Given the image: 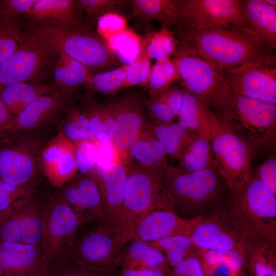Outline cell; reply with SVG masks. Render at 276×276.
Masks as SVG:
<instances>
[{"label":"cell","mask_w":276,"mask_h":276,"mask_svg":"<svg viewBox=\"0 0 276 276\" xmlns=\"http://www.w3.org/2000/svg\"><path fill=\"white\" fill-rule=\"evenodd\" d=\"M173 32L179 40L194 45L222 74L273 54L248 28L239 25L176 27Z\"/></svg>","instance_id":"6da1fadb"},{"label":"cell","mask_w":276,"mask_h":276,"mask_svg":"<svg viewBox=\"0 0 276 276\" xmlns=\"http://www.w3.org/2000/svg\"><path fill=\"white\" fill-rule=\"evenodd\" d=\"M168 192L176 213L192 219L227 203L235 195L216 166L202 170L185 172L169 166L166 174Z\"/></svg>","instance_id":"7a4b0ae2"},{"label":"cell","mask_w":276,"mask_h":276,"mask_svg":"<svg viewBox=\"0 0 276 276\" xmlns=\"http://www.w3.org/2000/svg\"><path fill=\"white\" fill-rule=\"evenodd\" d=\"M172 60L180 85L223 121L231 111L234 94L220 71L194 45L182 40Z\"/></svg>","instance_id":"3957f363"},{"label":"cell","mask_w":276,"mask_h":276,"mask_svg":"<svg viewBox=\"0 0 276 276\" xmlns=\"http://www.w3.org/2000/svg\"><path fill=\"white\" fill-rule=\"evenodd\" d=\"M27 33L48 44L58 55H64L91 72L117 68L119 63L106 41L92 27L80 25L73 28L33 23Z\"/></svg>","instance_id":"277c9868"},{"label":"cell","mask_w":276,"mask_h":276,"mask_svg":"<svg viewBox=\"0 0 276 276\" xmlns=\"http://www.w3.org/2000/svg\"><path fill=\"white\" fill-rule=\"evenodd\" d=\"M125 165L127 180L124 213L125 228L128 236L130 226L137 218L153 210L173 211L174 205L167 188L168 169L146 167L131 159Z\"/></svg>","instance_id":"5b68a950"},{"label":"cell","mask_w":276,"mask_h":276,"mask_svg":"<svg viewBox=\"0 0 276 276\" xmlns=\"http://www.w3.org/2000/svg\"><path fill=\"white\" fill-rule=\"evenodd\" d=\"M251 234H254L241 213L235 196L221 206L199 216L190 237L201 249L244 252L246 240Z\"/></svg>","instance_id":"8992f818"},{"label":"cell","mask_w":276,"mask_h":276,"mask_svg":"<svg viewBox=\"0 0 276 276\" xmlns=\"http://www.w3.org/2000/svg\"><path fill=\"white\" fill-rule=\"evenodd\" d=\"M254 150L275 142L276 104L234 95L228 116L221 122Z\"/></svg>","instance_id":"52a82bcc"},{"label":"cell","mask_w":276,"mask_h":276,"mask_svg":"<svg viewBox=\"0 0 276 276\" xmlns=\"http://www.w3.org/2000/svg\"><path fill=\"white\" fill-rule=\"evenodd\" d=\"M85 223L68 206L60 193L44 205L41 247L52 270L71 261L76 233Z\"/></svg>","instance_id":"ba28073f"},{"label":"cell","mask_w":276,"mask_h":276,"mask_svg":"<svg viewBox=\"0 0 276 276\" xmlns=\"http://www.w3.org/2000/svg\"><path fill=\"white\" fill-rule=\"evenodd\" d=\"M231 188L251 232L275 242L276 194L261 180L256 170Z\"/></svg>","instance_id":"9c48e42d"},{"label":"cell","mask_w":276,"mask_h":276,"mask_svg":"<svg viewBox=\"0 0 276 276\" xmlns=\"http://www.w3.org/2000/svg\"><path fill=\"white\" fill-rule=\"evenodd\" d=\"M211 146L218 169L231 187L247 178L255 150L232 132L211 111L209 117Z\"/></svg>","instance_id":"30bf717a"},{"label":"cell","mask_w":276,"mask_h":276,"mask_svg":"<svg viewBox=\"0 0 276 276\" xmlns=\"http://www.w3.org/2000/svg\"><path fill=\"white\" fill-rule=\"evenodd\" d=\"M129 242L127 234L120 228L101 223L77 240H75L71 261L113 273Z\"/></svg>","instance_id":"8fae6325"},{"label":"cell","mask_w":276,"mask_h":276,"mask_svg":"<svg viewBox=\"0 0 276 276\" xmlns=\"http://www.w3.org/2000/svg\"><path fill=\"white\" fill-rule=\"evenodd\" d=\"M57 54L44 41L22 33L16 50L0 65V86L15 83L34 84Z\"/></svg>","instance_id":"7c38bea8"},{"label":"cell","mask_w":276,"mask_h":276,"mask_svg":"<svg viewBox=\"0 0 276 276\" xmlns=\"http://www.w3.org/2000/svg\"><path fill=\"white\" fill-rule=\"evenodd\" d=\"M0 140V180L15 185L31 182L40 167V142L28 136Z\"/></svg>","instance_id":"4fadbf2b"},{"label":"cell","mask_w":276,"mask_h":276,"mask_svg":"<svg viewBox=\"0 0 276 276\" xmlns=\"http://www.w3.org/2000/svg\"><path fill=\"white\" fill-rule=\"evenodd\" d=\"M232 93L276 104V56L261 57L223 73Z\"/></svg>","instance_id":"5bb4252c"},{"label":"cell","mask_w":276,"mask_h":276,"mask_svg":"<svg viewBox=\"0 0 276 276\" xmlns=\"http://www.w3.org/2000/svg\"><path fill=\"white\" fill-rule=\"evenodd\" d=\"M144 100L134 93L126 94L109 101L106 105L114 121L111 142L122 162L130 159V151L146 123Z\"/></svg>","instance_id":"9a60e30c"},{"label":"cell","mask_w":276,"mask_h":276,"mask_svg":"<svg viewBox=\"0 0 276 276\" xmlns=\"http://www.w3.org/2000/svg\"><path fill=\"white\" fill-rule=\"evenodd\" d=\"M177 28L236 25L247 27L240 0H178Z\"/></svg>","instance_id":"2e32d148"},{"label":"cell","mask_w":276,"mask_h":276,"mask_svg":"<svg viewBox=\"0 0 276 276\" xmlns=\"http://www.w3.org/2000/svg\"><path fill=\"white\" fill-rule=\"evenodd\" d=\"M199 217L186 219L172 210H156L137 218L128 231L129 242L151 243L176 235L190 236Z\"/></svg>","instance_id":"e0dca14e"},{"label":"cell","mask_w":276,"mask_h":276,"mask_svg":"<svg viewBox=\"0 0 276 276\" xmlns=\"http://www.w3.org/2000/svg\"><path fill=\"white\" fill-rule=\"evenodd\" d=\"M94 173L99 188L103 208L100 221L102 224L116 226L127 234L124 213L127 180L125 164L118 162L106 169H95Z\"/></svg>","instance_id":"ac0fdd59"},{"label":"cell","mask_w":276,"mask_h":276,"mask_svg":"<svg viewBox=\"0 0 276 276\" xmlns=\"http://www.w3.org/2000/svg\"><path fill=\"white\" fill-rule=\"evenodd\" d=\"M3 276H50L52 267L40 246L0 241Z\"/></svg>","instance_id":"d6986e66"},{"label":"cell","mask_w":276,"mask_h":276,"mask_svg":"<svg viewBox=\"0 0 276 276\" xmlns=\"http://www.w3.org/2000/svg\"><path fill=\"white\" fill-rule=\"evenodd\" d=\"M72 97L60 92L54 85L14 117L11 133L37 129L53 121L66 112L72 105Z\"/></svg>","instance_id":"ffe728a7"},{"label":"cell","mask_w":276,"mask_h":276,"mask_svg":"<svg viewBox=\"0 0 276 276\" xmlns=\"http://www.w3.org/2000/svg\"><path fill=\"white\" fill-rule=\"evenodd\" d=\"M40 167L50 183L60 187L77 178L73 143L59 132L42 149Z\"/></svg>","instance_id":"44dd1931"},{"label":"cell","mask_w":276,"mask_h":276,"mask_svg":"<svg viewBox=\"0 0 276 276\" xmlns=\"http://www.w3.org/2000/svg\"><path fill=\"white\" fill-rule=\"evenodd\" d=\"M25 16L34 24L59 28H73L82 24L76 0H36Z\"/></svg>","instance_id":"7402d4cb"},{"label":"cell","mask_w":276,"mask_h":276,"mask_svg":"<svg viewBox=\"0 0 276 276\" xmlns=\"http://www.w3.org/2000/svg\"><path fill=\"white\" fill-rule=\"evenodd\" d=\"M248 28L272 50L276 47V7L265 0H240Z\"/></svg>","instance_id":"603a6c76"},{"label":"cell","mask_w":276,"mask_h":276,"mask_svg":"<svg viewBox=\"0 0 276 276\" xmlns=\"http://www.w3.org/2000/svg\"><path fill=\"white\" fill-rule=\"evenodd\" d=\"M177 160V167L185 172L202 170L217 165L211 146L209 122L200 131L190 132Z\"/></svg>","instance_id":"cb8c5ba5"},{"label":"cell","mask_w":276,"mask_h":276,"mask_svg":"<svg viewBox=\"0 0 276 276\" xmlns=\"http://www.w3.org/2000/svg\"><path fill=\"white\" fill-rule=\"evenodd\" d=\"M244 254L250 276H276L275 242L251 234L246 240Z\"/></svg>","instance_id":"d4e9b609"},{"label":"cell","mask_w":276,"mask_h":276,"mask_svg":"<svg viewBox=\"0 0 276 276\" xmlns=\"http://www.w3.org/2000/svg\"><path fill=\"white\" fill-rule=\"evenodd\" d=\"M167 154L153 132L150 124L146 122L130 151V159L143 166L167 170Z\"/></svg>","instance_id":"484cf974"},{"label":"cell","mask_w":276,"mask_h":276,"mask_svg":"<svg viewBox=\"0 0 276 276\" xmlns=\"http://www.w3.org/2000/svg\"><path fill=\"white\" fill-rule=\"evenodd\" d=\"M131 15L147 25L156 20L168 27L178 23V0H130Z\"/></svg>","instance_id":"4316f807"},{"label":"cell","mask_w":276,"mask_h":276,"mask_svg":"<svg viewBox=\"0 0 276 276\" xmlns=\"http://www.w3.org/2000/svg\"><path fill=\"white\" fill-rule=\"evenodd\" d=\"M122 268H150L169 273V266L164 256L149 243L133 240L125 247L119 266Z\"/></svg>","instance_id":"83f0119b"},{"label":"cell","mask_w":276,"mask_h":276,"mask_svg":"<svg viewBox=\"0 0 276 276\" xmlns=\"http://www.w3.org/2000/svg\"><path fill=\"white\" fill-rule=\"evenodd\" d=\"M54 85L15 83L0 87V100L8 113L15 117L29 104L50 91Z\"/></svg>","instance_id":"f1b7e54d"},{"label":"cell","mask_w":276,"mask_h":276,"mask_svg":"<svg viewBox=\"0 0 276 276\" xmlns=\"http://www.w3.org/2000/svg\"><path fill=\"white\" fill-rule=\"evenodd\" d=\"M55 86L60 92L73 94L79 85L85 83L93 74L84 65L64 55H59L54 69Z\"/></svg>","instance_id":"f546056e"},{"label":"cell","mask_w":276,"mask_h":276,"mask_svg":"<svg viewBox=\"0 0 276 276\" xmlns=\"http://www.w3.org/2000/svg\"><path fill=\"white\" fill-rule=\"evenodd\" d=\"M81 110L89 121L95 141L111 142L114 121L106 106L97 103L88 94L81 97Z\"/></svg>","instance_id":"4dcf8cb0"},{"label":"cell","mask_w":276,"mask_h":276,"mask_svg":"<svg viewBox=\"0 0 276 276\" xmlns=\"http://www.w3.org/2000/svg\"><path fill=\"white\" fill-rule=\"evenodd\" d=\"M178 44L179 40L176 39L174 33L168 27L162 26L159 31L142 37L141 49L150 60L164 62L174 55Z\"/></svg>","instance_id":"1f68e13d"},{"label":"cell","mask_w":276,"mask_h":276,"mask_svg":"<svg viewBox=\"0 0 276 276\" xmlns=\"http://www.w3.org/2000/svg\"><path fill=\"white\" fill-rule=\"evenodd\" d=\"M44 206L28 196L21 216L22 243L40 246L43 233Z\"/></svg>","instance_id":"d6a6232c"},{"label":"cell","mask_w":276,"mask_h":276,"mask_svg":"<svg viewBox=\"0 0 276 276\" xmlns=\"http://www.w3.org/2000/svg\"><path fill=\"white\" fill-rule=\"evenodd\" d=\"M211 111L184 88L182 103L177 117L178 122L185 125L190 132H198L204 128L209 124Z\"/></svg>","instance_id":"836d02e7"},{"label":"cell","mask_w":276,"mask_h":276,"mask_svg":"<svg viewBox=\"0 0 276 276\" xmlns=\"http://www.w3.org/2000/svg\"><path fill=\"white\" fill-rule=\"evenodd\" d=\"M76 5L81 24L92 27L91 25L107 13L125 16L124 7L131 4L127 0H76Z\"/></svg>","instance_id":"e575fe53"},{"label":"cell","mask_w":276,"mask_h":276,"mask_svg":"<svg viewBox=\"0 0 276 276\" xmlns=\"http://www.w3.org/2000/svg\"><path fill=\"white\" fill-rule=\"evenodd\" d=\"M149 243L163 254L170 267L196 255L199 250L190 236L186 235L173 236Z\"/></svg>","instance_id":"d590c367"},{"label":"cell","mask_w":276,"mask_h":276,"mask_svg":"<svg viewBox=\"0 0 276 276\" xmlns=\"http://www.w3.org/2000/svg\"><path fill=\"white\" fill-rule=\"evenodd\" d=\"M150 124L167 155L177 159L189 135L187 127L179 122L168 125Z\"/></svg>","instance_id":"8d00e7d4"},{"label":"cell","mask_w":276,"mask_h":276,"mask_svg":"<svg viewBox=\"0 0 276 276\" xmlns=\"http://www.w3.org/2000/svg\"><path fill=\"white\" fill-rule=\"evenodd\" d=\"M88 222L101 220L103 208L99 188L94 172L76 180Z\"/></svg>","instance_id":"74e56055"},{"label":"cell","mask_w":276,"mask_h":276,"mask_svg":"<svg viewBox=\"0 0 276 276\" xmlns=\"http://www.w3.org/2000/svg\"><path fill=\"white\" fill-rule=\"evenodd\" d=\"M142 37L133 30L128 28L123 32L108 41L107 45L119 63L128 65L137 58Z\"/></svg>","instance_id":"f35d334b"},{"label":"cell","mask_w":276,"mask_h":276,"mask_svg":"<svg viewBox=\"0 0 276 276\" xmlns=\"http://www.w3.org/2000/svg\"><path fill=\"white\" fill-rule=\"evenodd\" d=\"M28 196L18 200L0 213L1 241L22 243L21 216Z\"/></svg>","instance_id":"ab89813d"},{"label":"cell","mask_w":276,"mask_h":276,"mask_svg":"<svg viewBox=\"0 0 276 276\" xmlns=\"http://www.w3.org/2000/svg\"><path fill=\"white\" fill-rule=\"evenodd\" d=\"M126 76L125 66L93 74L85 83L88 90L114 95L125 89Z\"/></svg>","instance_id":"60d3db41"},{"label":"cell","mask_w":276,"mask_h":276,"mask_svg":"<svg viewBox=\"0 0 276 276\" xmlns=\"http://www.w3.org/2000/svg\"><path fill=\"white\" fill-rule=\"evenodd\" d=\"M62 130L64 135L72 142L88 141L94 142L90 123L80 108L72 105L66 112Z\"/></svg>","instance_id":"b9f144b4"},{"label":"cell","mask_w":276,"mask_h":276,"mask_svg":"<svg viewBox=\"0 0 276 276\" xmlns=\"http://www.w3.org/2000/svg\"><path fill=\"white\" fill-rule=\"evenodd\" d=\"M178 80V72L172 60L156 61L151 67L147 90L150 97H153Z\"/></svg>","instance_id":"7bdbcfd3"},{"label":"cell","mask_w":276,"mask_h":276,"mask_svg":"<svg viewBox=\"0 0 276 276\" xmlns=\"http://www.w3.org/2000/svg\"><path fill=\"white\" fill-rule=\"evenodd\" d=\"M196 256L200 262L210 264L223 263L238 271L246 272V262L244 252L234 250L199 249Z\"/></svg>","instance_id":"ee69618b"},{"label":"cell","mask_w":276,"mask_h":276,"mask_svg":"<svg viewBox=\"0 0 276 276\" xmlns=\"http://www.w3.org/2000/svg\"><path fill=\"white\" fill-rule=\"evenodd\" d=\"M21 36L16 21L0 18V65L16 50Z\"/></svg>","instance_id":"f6af8a7d"},{"label":"cell","mask_w":276,"mask_h":276,"mask_svg":"<svg viewBox=\"0 0 276 276\" xmlns=\"http://www.w3.org/2000/svg\"><path fill=\"white\" fill-rule=\"evenodd\" d=\"M124 66L126 76L125 88L133 86L147 87L151 70V61L141 47L136 59L131 64Z\"/></svg>","instance_id":"bcb514c9"},{"label":"cell","mask_w":276,"mask_h":276,"mask_svg":"<svg viewBox=\"0 0 276 276\" xmlns=\"http://www.w3.org/2000/svg\"><path fill=\"white\" fill-rule=\"evenodd\" d=\"M78 172L83 175L93 173L96 166V148L95 142L79 141L73 142Z\"/></svg>","instance_id":"7dc6e473"},{"label":"cell","mask_w":276,"mask_h":276,"mask_svg":"<svg viewBox=\"0 0 276 276\" xmlns=\"http://www.w3.org/2000/svg\"><path fill=\"white\" fill-rule=\"evenodd\" d=\"M127 28V18L126 16L119 13H109L98 19L96 32L104 39L108 41Z\"/></svg>","instance_id":"c3c4849f"},{"label":"cell","mask_w":276,"mask_h":276,"mask_svg":"<svg viewBox=\"0 0 276 276\" xmlns=\"http://www.w3.org/2000/svg\"><path fill=\"white\" fill-rule=\"evenodd\" d=\"M35 183L15 185L0 180V213L18 200L32 194Z\"/></svg>","instance_id":"681fc988"},{"label":"cell","mask_w":276,"mask_h":276,"mask_svg":"<svg viewBox=\"0 0 276 276\" xmlns=\"http://www.w3.org/2000/svg\"><path fill=\"white\" fill-rule=\"evenodd\" d=\"M113 273L71 261L53 269L50 276H112Z\"/></svg>","instance_id":"f907efd6"},{"label":"cell","mask_w":276,"mask_h":276,"mask_svg":"<svg viewBox=\"0 0 276 276\" xmlns=\"http://www.w3.org/2000/svg\"><path fill=\"white\" fill-rule=\"evenodd\" d=\"M144 105L151 120L155 125H168L174 122L175 116L165 104L155 97H149L144 100Z\"/></svg>","instance_id":"816d5d0a"},{"label":"cell","mask_w":276,"mask_h":276,"mask_svg":"<svg viewBox=\"0 0 276 276\" xmlns=\"http://www.w3.org/2000/svg\"><path fill=\"white\" fill-rule=\"evenodd\" d=\"M36 0H4L0 2V18L16 21L20 15L27 14Z\"/></svg>","instance_id":"f5cc1de1"},{"label":"cell","mask_w":276,"mask_h":276,"mask_svg":"<svg viewBox=\"0 0 276 276\" xmlns=\"http://www.w3.org/2000/svg\"><path fill=\"white\" fill-rule=\"evenodd\" d=\"M94 142L96 148L95 169H106L116 163L122 162L116 148L111 142L100 143L95 141Z\"/></svg>","instance_id":"db71d44e"},{"label":"cell","mask_w":276,"mask_h":276,"mask_svg":"<svg viewBox=\"0 0 276 276\" xmlns=\"http://www.w3.org/2000/svg\"><path fill=\"white\" fill-rule=\"evenodd\" d=\"M184 87L172 84L167 88L154 96L159 101L165 104L177 117L182 103Z\"/></svg>","instance_id":"11a10c76"},{"label":"cell","mask_w":276,"mask_h":276,"mask_svg":"<svg viewBox=\"0 0 276 276\" xmlns=\"http://www.w3.org/2000/svg\"><path fill=\"white\" fill-rule=\"evenodd\" d=\"M169 276H204L196 255L190 256L170 267Z\"/></svg>","instance_id":"9f6ffc18"},{"label":"cell","mask_w":276,"mask_h":276,"mask_svg":"<svg viewBox=\"0 0 276 276\" xmlns=\"http://www.w3.org/2000/svg\"><path fill=\"white\" fill-rule=\"evenodd\" d=\"M63 198L71 209L85 223H88L86 214L83 206L79 192L74 181L66 185L60 193Z\"/></svg>","instance_id":"6f0895ef"},{"label":"cell","mask_w":276,"mask_h":276,"mask_svg":"<svg viewBox=\"0 0 276 276\" xmlns=\"http://www.w3.org/2000/svg\"><path fill=\"white\" fill-rule=\"evenodd\" d=\"M261 180L276 194V158L270 157L263 163L256 170Z\"/></svg>","instance_id":"680465c9"},{"label":"cell","mask_w":276,"mask_h":276,"mask_svg":"<svg viewBox=\"0 0 276 276\" xmlns=\"http://www.w3.org/2000/svg\"><path fill=\"white\" fill-rule=\"evenodd\" d=\"M204 276H246L228 265L221 262L206 263L199 261Z\"/></svg>","instance_id":"91938a15"},{"label":"cell","mask_w":276,"mask_h":276,"mask_svg":"<svg viewBox=\"0 0 276 276\" xmlns=\"http://www.w3.org/2000/svg\"><path fill=\"white\" fill-rule=\"evenodd\" d=\"M119 276H169V274L159 269L142 268H122L120 269Z\"/></svg>","instance_id":"94428289"},{"label":"cell","mask_w":276,"mask_h":276,"mask_svg":"<svg viewBox=\"0 0 276 276\" xmlns=\"http://www.w3.org/2000/svg\"><path fill=\"white\" fill-rule=\"evenodd\" d=\"M14 117L10 115L0 100V140L11 133L12 121Z\"/></svg>","instance_id":"6125c7cd"},{"label":"cell","mask_w":276,"mask_h":276,"mask_svg":"<svg viewBox=\"0 0 276 276\" xmlns=\"http://www.w3.org/2000/svg\"><path fill=\"white\" fill-rule=\"evenodd\" d=\"M265 1L270 5L276 7V1L275 0H265Z\"/></svg>","instance_id":"be15d7a7"},{"label":"cell","mask_w":276,"mask_h":276,"mask_svg":"<svg viewBox=\"0 0 276 276\" xmlns=\"http://www.w3.org/2000/svg\"><path fill=\"white\" fill-rule=\"evenodd\" d=\"M0 276H3L2 270L0 265Z\"/></svg>","instance_id":"e7e4bbea"},{"label":"cell","mask_w":276,"mask_h":276,"mask_svg":"<svg viewBox=\"0 0 276 276\" xmlns=\"http://www.w3.org/2000/svg\"><path fill=\"white\" fill-rule=\"evenodd\" d=\"M1 87V86H0Z\"/></svg>","instance_id":"03108f58"}]
</instances>
